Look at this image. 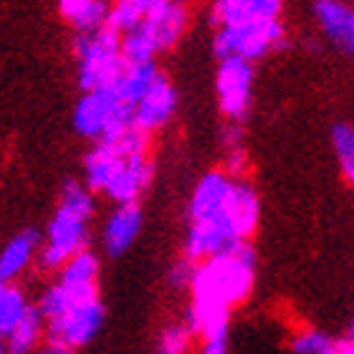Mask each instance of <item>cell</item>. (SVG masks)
Masks as SVG:
<instances>
[{"mask_svg":"<svg viewBox=\"0 0 354 354\" xmlns=\"http://www.w3.org/2000/svg\"><path fill=\"white\" fill-rule=\"evenodd\" d=\"M256 281V251L245 243L230 245L228 251L203 261L190 281L192 306L187 326L203 339L228 334V311L251 294Z\"/></svg>","mask_w":354,"mask_h":354,"instance_id":"obj_1","label":"cell"},{"mask_svg":"<svg viewBox=\"0 0 354 354\" xmlns=\"http://www.w3.org/2000/svg\"><path fill=\"white\" fill-rule=\"evenodd\" d=\"M88 192H104L117 205L137 203L152 180V162L147 157V134L137 127L111 142H96L84 160Z\"/></svg>","mask_w":354,"mask_h":354,"instance_id":"obj_2","label":"cell"},{"mask_svg":"<svg viewBox=\"0 0 354 354\" xmlns=\"http://www.w3.org/2000/svg\"><path fill=\"white\" fill-rule=\"evenodd\" d=\"M94 213V198L88 187L79 183H66L61 192V203L56 215L48 223L46 245L41 251V266L44 268H64L68 259L86 248V223Z\"/></svg>","mask_w":354,"mask_h":354,"instance_id":"obj_3","label":"cell"},{"mask_svg":"<svg viewBox=\"0 0 354 354\" xmlns=\"http://www.w3.org/2000/svg\"><path fill=\"white\" fill-rule=\"evenodd\" d=\"M79 59V86L86 91L111 88L119 79L124 59H122V36L109 26H102L94 33H79L74 41Z\"/></svg>","mask_w":354,"mask_h":354,"instance_id":"obj_4","label":"cell"},{"mask_svg":"<svg viewBox=\"0 0 354 354\" xmlns=\"http://www.w3.org/2000/svg\"><path fill=\"white\" fill-rule=\"evenodd\" d=\"M74 127L82 137L111 142L134 129V109L119 102L114 88H96L76 102Z\"/></svg>","mask_w":354,"mask_h":354,"instance_id":"obj_5","label":"cell"},{"mask_svg":"<svg viewBox=\"0 0 354 354\" xmlns=\"http://www.w3.org/2000/svg\"><path fill=\"white\" fill-rule=\"evenodd\" d=\"M283 44V23L281 18L268 21H251L233 28H215L213 48L221 61L243 59L253 64L256 59L266 56L268 51Z\"/></svg>","mask_w":354,"mask_h":354,"instance_id":"obj_6","label":"cell"},{"mask_svg":"<svg viewBox=\"0 0 354 354\" xmlns=\"http://www.w3.org/2000/svg\"><path fill=\"white\" fill-rule=\"evenodd\" d=\"M104 322V306L102 301H88V304H79L74 309H68L66 314L46 322V337H48V344L61 349H74L84 347L88 342L94 339L96 332L102 329Z\"/></svg>","mask_w":354,"mask_h":354,"instance_id":"obj_7","label":"cell"},{"mask_svg":"<svg viewBox=\"0 0 354 354\" xmlns=\"http://www.w3.org/2000/svg\"><path fill=\"white\" fill-rule=\"evenodd\" d=\"M251 86H253V64L243 59H225L218 66L215 91L218 104L225 117L238 124L251 109Z\"/></svg>","mask_w":354,"mask_h":354,"instance_id":"obj_8","label":"cell"},{"mask_svg":"<svg viewBox=\"0 0 354 354\" xmlns=\"http://www.w3.org/2000/svg\"><path fill=\"white\" fill-rule=\"evenodd\" d=\"M218 215L223 218V223L228 225V230L233 233L238 243H245L253 236V230L259 225L261 218V200L256 195L251 185L243 180H233L228 190V198L223 203V207L218 210Z\"/></svg>","mask_w":354,"mask_h":354,"instance_id":"obj_9","label":"cell"},{"mask_svg":"<svg viewBox=\"0 0 354 354\" xmlns=\"http://www.w3.org/2000/svg\"><path fill=\"white\" fill-rule=\"evenodd\" d=\"M142 26L152 38L157 53L167 51L183 38L185 28H187V8L183 3H172V0H149Z\"/></svg>","mask_w":354,"mask_h":354,"instance_id":"obj_10","label":"cell"},{"mask_svg":"<svg viewBox=\"0 0 354 354\" xmlns=\"http://www.w3.org/2000/svg\"><path fill=\"white\" fill-rule=\"evenodd\" d=\"M177 106V91L170 84V79L165 74H160L155 79V84L147 88V94L142 96L137 106H134V127L142 134H149L165 127L172 119Z\"/></svg>","mask_w":354,"mask_h":354,"instance_id":"obj_11","label":"cell"},{"mask_svg":"<svg viewBox=\"0 0 354 354\" xmlns=\"http://www.w3.org/2000/svg\"><path fill=\"white\" fill-rule=\"evenodd\" d=\"M96 279H99V259L94 253L84 248L82 253H76L74 259H68L61 268L59 283L68 291V296L76 304H88L96 301Z\"/></svg>","mask_w":354,"mask_h":354,"instance_id":"obj_12","label":"cell"},{"mask_svg":"<svg viewBox=\"0 0 354 354\" xmlns=\"http://www.w3.org/2000/svg\"><path fill=\"white\" fill-rule=\"evenodd\" d=\"M314 18L319 28L339 51L354 53V8L337 0H319L314 3Z\"/></svg>","mask_w":354,"mask_h":354,"instance_id":"obj_13","label":"cell"},{"mask_svg":"<svg viewBox=\"0 0 354 354\" xmlns=\"http://www.w3.org/2000/svg\"><path fill=\"white\" fill-rule=\"evenodd\" d=\"M230 185H233V177L225 175L223 170H210L200 177L198 185H195V190H192V195H190V205H187L190 223L213 218L223 207L225 198H228Z\"/></svg>","mask_w":354,"mask_h":354,"instance_id":"obj_14","label":"cell"},{"mask_svg":"<svg viewBox=\"0 0 354 354\" xmlns=\"http://www.w3.org/2000/svg\"><path fill=\"white\" fill-rule=\"evenodd\" d=\"M281 18L279 0H221L213 6L215 28H233L251 21Z\"/></svg>","mask_w":354,"mask_h":354,"instance_id":"obj_15","label":"cell"},{"mask_svg":"<svg viewBox=\"0 0 354 354\" xmlns=\"http://www.w3.org/2000/svg\"><path fill=\"white\" fill-rule=\"evenodd\" d=\"M142 230V210L137 203H124L111 210L104 225V248L109 256H122Z\"/></svg>","mask_w":354,"mask_h":354,"instance_id":"obj_16","label":"cell"},{"mask_svg":"<svg viewBox=\"0 0 354 354\" xmlns=\"http://www.w3.org/2000/svg\"><path fill=\"white\" fill-rule=\"evenodd\" d=\"M160 74H162V71L155 66V61H149V64H132V66L124 64L122 74H119V79L114 82L111 88H114V94L119 96V102L134 109L137 102L147 94V88L155 84V79Z\"/></svg>","mask_w":354,"mask_h":354,"instance_id":"obj_17","label":"cell"},{"mask_svg":"<svg viewBox=\"0 0 354 354\" xmlns=\"http://www.w3.org/2000/svg\"><path fill=\"white\" fill-rule=\"evenodd\" d=\"M38 243H41V236L36 230H23L3 248V253H0V283H10V279H15L30 263L33 253L38 251Z\"/></svg>","mask_w":354,"mask_h":354,"instance_id":"obj_18","label":"cell"},{"mask_svg":"<svg viewBox=\"0 0 354 354\" xmlns=\"http://www.w3.org/2000/svg\"><path fill=\"white\" fill-rule=\"evenodd\" d=\"M59 10L79 33L99 30L102 26H106V15H109V6L102 0H64Z\"/></svg>","mask_w":354,"mask_h":354,"instance_id":"obj_19","label":"cell"},{"mask_svg":"<svg viewBox=\"0 0 354 354\" xmlns=\"http://www.w3.org/2000/svg\"><path fill=\"white\" fill-rule=\"evenodd\" d=\"M46 332V322L41 317V311L36 306H28L26 317L18 322L13 332L6 337V347L8 354H30L33 347L38 344V339L44 337Z\"/></svg>","mask_w":354,"mask_h":354,"instance_id":"obj_20","label":"cell"},{"mask_svg":"<svg viewBox=\"0 0 354 354\" xmlns=\"http://www.w3.org/2000/svg\"><path fill=\"white\" fill-rule=\"evenodd\" d=\"M26 311H28V301L21 288H15L13 283H0V337L3 339L18 326Z\"/></svg>","mask_w":354,"mask_h":354,"instance_id":"obj_21","label":"cell"},{"mask_svg":"<svg viewBox=\"0 0 354 354\" xmlns=\"http://www.w3.org/2000/svg\"><path fill=\"white\" fill-rule=\"evenodd\" d=\"M149 0H122L114 8H109V15H106V26L111 30H117L119 36H124L134 26H140L145 13H147Z\"/></svg>","mask_w":354,"mask_h":354,"instance_id":"obj_22","label":"cell"},{"mask_svg":"<svg viewBox=\"0 0 354 354\" xmlns=\"http://www.w3.org/2000/svg\"><path fill=\"white\" fill-rule=\"evenodd\" d=\"M334 155L339 162L342 177L354 187V124H334L332 129Z\"/></svg>","mask_w":354,"mask_h":354,"instance_id":"obj_23","label":"cell"},{"mask_svg":"<svg viewBox=\"0 0 354 354\" xmlns=\"http://www.w3.org/2000/svg\"><path fill=\"white\" fill-rule=\"evenodd\" d=\"M334 344L337 342L319 329H299L291 337V352L294 354H329Z\"/></svg>","mask_w":354,"mask_h":354,"instance_id":"obj_24","label":"cell"},{"mask_svg":"<svg viewBox=\"0 0 354 354\" xmlns=\"http://www.w3.org/2000/svg\"><path fill=\"white\" fill-rule=\"evenodd\" d=\"M192 342V329L187 324H170L165 326L157 337V354H187Z\"/></svg>","mask_w":354,"mask_h":354,"instance_id":"obj_25","label":"cell"},{"mask_svg":"<svg viewBox=\"0 0 354 354\" xmlns=\"http://www.w3.org/2000/svg\"><path fill=\"white\" fill-rule=\"evenodd\" d=\"M195 268H198V263H192L190 259H180L175 266H172V271H170V283L177 288H190V281L192 276H195Z\"/></svg>","mask_w":354,"mask_h":354,"instance_id":"obj_26","label":"cell"},{"mask_svg":"<svg viewBox=\"0 0 354 354\" xmlns=\"http://www.w3.org/2000/svg\"><path fill=\"white\" fill-rule=\"evenodd\" d=\"M203 354H228V334H215L203 342Z\"/></svg>","mask_w":354,"mask_h":354,"instance_id":"obj_27","label":"cell"},{"mask_svg":"<svg viewBox=\"0 0 354 354\" xmlns=\"http://www.w3.org/2000/svg\"><path fill=\"white\" fill-rule=\"evenodd\" d=\"M329 354H354V339H347V342H339V344H334V349Z\"/></svg>","mask_w":354,"mask_h":354,"instance_id":"obj_28","label":"cell"},{"mask_svg":"<svg viewBox=\"0 0 354 354\" xmlns=\"http://www.w3.org/2000/svg\"><path fill=\"white\" fill-rule=\"evenodd\" d=\"M36 354H71L68 349H61V347H53V344H48V347H44L41 352H36Z\"/></svg>","mask_w":354,"mask_h":354,"instance_id":"obj_29","label":"cell"},{"mask_svg":"<svg viewBox=\"0 0 354 354\" xmlns=\"http://www.w3.org/2000/svg\"><path fill=\"white\" fill-rule=\"evenodd\" d=\"M0 354H8V347H6V339L0 337Z\"/></svg>","mask_w":354,"mask_h":354,"instance_id":"obj_30","label":"cell"},{"mask_svg":"<svg viewBox=\"0 0 354 354\" xmlns=\"http://www.w3.org/2000/svg\"><path fill=\"white\" fill-rule=\"evenodd\" d=\"M349 339H354V322H352V329H349Z\"/></svg>","mask_w":354,"mask_h":354,"instance_id":"obj_31","label":"cell"}]
</instances>
